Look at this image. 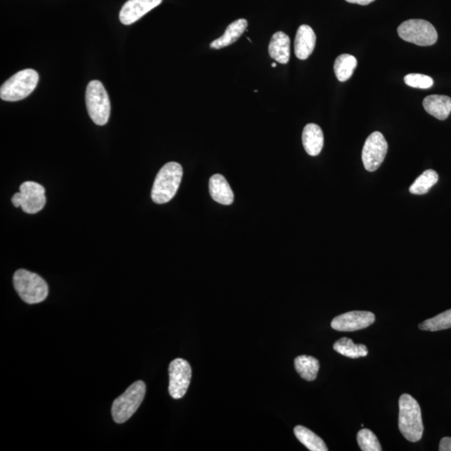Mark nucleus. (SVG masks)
Here are the masks:
<instances>
[{
    "label": "nucleus",
    "instance_id": "nucleus-1",
    "mask_svg": "<svg viewBox=\"0 0 451 451\" xmlns=\"http://www.w3.org/2000/svg\"><path fill=\"white\" fill-rule=\"evenodd\" d=\"M399 429L404 437L410 442H417L424 432L420 406L413 397L402 395L399 401Z\"/></svg>",
    "mask_w": 451,
    "mask_h": 451
},
{
    "label": "nucleus",
    "instance_id": "nucleus-2",
    "mask_svg": "<svg viewBox=\"0 0 451 451\" xmlns=\"http://www.w3.org/2000/svg\"><path fill=\"white\" fill-rule=\"evenodd\" d=\"M183 170L180 164L169 162L157 175L152 190V199L157 204L172 200L180 186Z\"/></svg>",
    "mask_w": 451,
    "mask_h": 451
},
{
    "label": "nucleus",
    "instance_id": "nucleus-3",
    "mask_svg": "<svg viewBox=\"0 0 451 451\" xmlns=\"http://www.w3.org/2000/svg\"><path fill=\"white\" fill-rule=\"evenodd\" d=\"M14 287L19 297L28 304L43 302L48 294V287L41 276L30 271L19 269L13 277Z\"/></svg>",
    "mask_w": 451,
    "mask_h": 451
},
{
    "label": "nucleus",
    "instance_id": "nucleus-4",
    "mask_svg": "<svg viewBox=\"0 0 451 451\" xmlns=\"http://www.w3.org/2000/svg\"><path fill=\"white\" fill-rule=\"evenodd\" d=\"M38 74L35 70L21 71L7 80L0 88V98L6 101L26 99L36 88Z\"/></svg>",
    "mask_w": 451,
    "mask_h": 451
},
{
    "label": "nucleus",
    "instance_id": "nucleus-5",
    "mask_svg": "<svg viewBox=\"0 0 451 451\" xmlns=\"http://www.w3.org/2000/svg\"><path fill=\"white\" fill-rule=\"evenodd\" d=\"M145 390L147 388L145 383L138 380L114 401L111 413L115 423H125L133 417L142 403Z\"/></svg>",
    "mask_w": 451,
    "mask_h": 451
},
{
    "label": "nucleus",
    "instance_id": "nucleus-6",
    "mask_svg": "<svg viewBox=\"0 0 451 451\" xmlns=\"http://www.w3.org/2000/svg\"><path fill=\"white\" fill-rule=\"evenodd\" d=\"M87 111L94 123L105 125L110 115V103L108 92L99 81H92L87 85L85 92Z\"/></svg>",
    "mask_w": 451,
    "mask_h": 451
},
{
    "label": "nucleus",
    "instance_id": "nucleus-7",
    "mask_svg": "<svg viewBox=\"0 0 451 451\" xmlns=\"http://www.w3.org/2000/svg\"><path fill=\"white\" fill-rule=\"evenodd\" d=\"M398 35L407 42L420 46H430L437 41L438 33L432 24L424 19H409L398 28Z\"/></svg>",
    "mask_w": 451,
    "mask_h": 451
},
{
    "label": "nucleus",
    "instance_id": "nucleus-8",
    "mask_svg": "<svg viewBox=\"0 0 451 451\" xmlns=\"http://www.w3.org/2000/svg\"><path fill=\"white\" fill-rule=\"evenodd\" d=\"M46 190L41 184L35 182H26L19 187V192L12 197L13 205L21 207L27 214H36L46 206Z\"/></svg>",
    "mask_w": 451,
    "mask_h": 451
},
{
    "label": "nucleus",
    "instance_id": "nucleus-9",
    "mask_svg": "<svg viewBox=\"0 0 451 451\" xmlns=\"http://www.w3.org/2000/svg\"><path fill=\"white\" fill-rule=\"evenodd\" d=\"M169 393L173 399L179 400L186 395L192 380V368L182 358H176L169 366Z\"/></svg>",
    "mask_w": 451,
    "mask_h": 451
},
{
    "label": "nucleus",
    "instance_id": "nucleus-10",
    "mask_svg": "<svg viewBox=\"0 0 451 451\" xmlns=\"http://www.w3.org/2000/svg\"><path fill=\"white\" fill-rule=\"evenodd\" d=\"M388 152V143L380 132L373 133L362 150V161L368 172H375L381 166Z\"/></svg>",
    "mask_w": 451,
    "mask_h": 451
},
{
    "label": "nucleus",
    "instance_id": "nucleus-11",
    "mask_svg": "<svg viewBox=\"0 0 451 451\" xmlns=\"http://www.w3.org/2000/svg\"><path fill=\"white\" fill-rule=\"evenodd\" d=\"M375 321V314L371 312L352 311L334 318L331 327L339 332H353L368 328Z\"/></svg>",
    "mask_w": 451,
    "mask_h": 451
},
{
    "label": "nucleus",
    "instance_id": "nucleus-12",
    "mask_svg": "<svg viewBox=\"0 0 451 451\" xmlns=\"http://www.w3.org/2000/svg\"><path fill=\"white\" fill-rule=\"evenodd\" d=\"M162 2V0H128L121 9L120 21L125 26H130L160 6Z\"/></svg>",
    "mask_w": 451,
    "mask_h": 451
},
{
    "label": "nucleus",
    "instance_id": "nucleus-13",
    "mask_svg": "<svg viewBox=\"0 0 451 451\" xmlns=\"http://www.w3.org/2000/svg\"><path fill=\"white\" fill-rule=\"evenodd\" d=\"M316 43V35L307 24L299 28L294 41L295 55L299 60H307L312 55Z\"/></svg>",
    "mask_w": 451,
    "mask_h": 451
},
{
    "label": "nucleus",
    "instance_id": "nucleus-14",
    "mask_svg": "<svg viewBox=\"0 0 451 451\" xmlns=\"http://www.w3.org/2000/svg\"><path fill=\"white\" fill-rule=\"evenodd\" d=\"M209 192L213 200L222 205H231L234 200L229 183L220 174L213 175L209 181Z\"/></svg>",
    "mask_w": 451,
    "mask_h": 451
},
{
    "label": "nucleus",
    "instance_id": "nucleus-15",
    "mask_svg": "<svg viewBox=\"0 0 451 451\" xmlns=\"http://www.w3.org/2000/svg\"><path fill=\"white\" fill-rule=\"evenodd\" d=\"M302 140L304 147L309 156L316 157L321 152L324 138L323 130L318 125L308 124L304 129Z\"/></svg>",
    "mask_w": 451,
    "mask_h": 451
},
{
    "label": "nucleus",
    "instance_id": "nucleus-16",
    "mask_svg": "<svg viewBox=\"0 0 451 451\" xmlns=\"http://www.w3.org/2000/svg\"><path fill=\"white\" fill-rule=\"evenodd\" d=\"M423 106L426 113L436 119L445 120L451 113V98L446 95H429L424 99Z\"/></svg>",
    "mask_w": 451,
    "mask_h": 451
},
{
    "label": "nucleus",
    "instance_id": "nucleus-17",
    "mask_svg": "<svg viewBox=\"0 0 451 451\" xmlns=\"http://www.w3.org/2000/svg\"><path fill=\"white\" fill-rule=\"evenodd\" d=\"M269 55L274 60L286 65L290 59V38L282 31L275 33L269 43Z\"/></svg>",
    "mask_w": 451,
    "mask_h": 451
},
{
    "label": "nucleus",
    "instance_id": "nucleus-18",
    "mask_svg": "<svg viewBox=\"0 0 451 451\" xmlns=\"http://www.w3.org/2000/svg\"><path fill=\"white\" fill-rule=\"evenodd\" d=\"M247 27V21L245 19H237L227 26L224 35L211 43L210 47L219 50V48L232 45L245 32Z\"/></svg>",
    "mask_w": 451,
    "mask_h": 451
},
{
    "label": "nucleus",
    "instance_id": "nucleus-19",
    "mask_svg": "<svg viewBox=\"0 0 451 451\" xmlns=\"http://www.w3.org/2000/svg\"><path fill=\"white\" fill-rule=\"evenodd\" d=\"M294 366L299 375L307 381L316 379L319 370L317 358L309 356H300L295 358Z\"/></svg>",
    "mask_w": 451,
    "mask_h": 451
},
{
    "label": "nucleus",
    "instance_id": "nucleus-20",
    "mask_svg": "<svg viewBox=\"0 0 451 451\" xmlns=\"http://www.w3.org/2000/svg\"><path fill=\"white\" fill-rule=\"evenodd\" d=\"M296 437L305 447L311 451H328L327 445L318 435L304 426L298 425L294 428Z\"/></svg>",
    "mask_w": 451,
    "mask_h": 451
},
{
    "label": "nucleus",
    "instance_id": "nucleus-21",
    "mask_svg": "<svg viewBox=\"0 0 451 451\" xmlns=\"http://www.w3.org/2000/svg\"><path fill=\"white\" fill-rule=\"evenodd\" d=\"M333 349L341 356L351 358H358L368 356L365 344H356L351 338H342L333 344Z\"/></svg>",
    "mask_w": 451,
    "mask_h": 451
},
{
    "label": "nucleus",
    "instance_id": "nucleus-22",
    "mask_svg": "<svg viewBox=\"0 0 451 451\" xmlns=\"http://www.w3.org/2000/svg\"><path fill=\"white\" fill-rule=\"evenodd\" d=\"M357 64L358 62L355 56L348 54L339 56L334 62L333 66L337 79L341 82L351 79Z\"/></svg>",
    "mask_w": 451,
    "mask_h": 451
},
{
    "label": "nucleus",
    "instance_id": "nucleus-23",
    "mask_svg": "<svg viewBox=\"0 0 451 451\" xmlns=\"http://www.w3.org/2000/svg\"><path fill=\"white\" fill-rule=\"evenodd\" d=\"M439 181L437 172L434 170H426L416 179L410 187V192L415 195H424Z\"/></svg>",
    "mask_w": 451,
    "mask_h": 451
},
{
    "label": "nucleus",
    "instance_id": "nucleus-24",
    "mask_svg": "<svg viewBox=\"0 0 451 451\" xmlns=\"http://www.w3.org/2000/svg\"><path fill=\"white\" fill-rule=\"evenodd\" d=\"M421 331L436 332L451 328V309L447 310L437 316L425 320L419 325Z\"/></svg>",
    "mask_w": 451,
    "mask_h": 451
},
{
    "label": "nucleus",
    "instance_id": "nucleus-25",
    "mask_svg": "<svg viewBox=\"0 0 451 451\" xmlns=\"http://www.w3.org/2000/svg\"><path fill=\"white\" fill-rule=\"evenodd\" d=\"M358 446L363 451H381V445L376 435L370 430L362 429L357 435Z\"/></svg>",
    "mask_w": 451,
    "mask_h": 451
},
{
    "label": "nucleus",
    "instance_id": "nucleus-26",
    "mask_svg": "<svg viewBox=\"0 0 451 451\" xmlns=\"http://www.w3.org/2000/svg\"><path fill=\"white\" fill-rule=\"evenodd\" d=\"M407 85L417 89H430L434 85V81L431 77L422 74H409L405 77Z\"/></svg>",
    "mask_w": 451,
    "mask_h": 451
},
{
    "label": "nucleus",
    "instance_id": "nucleus-27",
    "mask_svg": "<svg viewBox=\"0 0 451 451\" xmlns=\"http://www.w3.org/2000/svg\"><path fill=\"white\" fill-rule=\"evenodd\" d=\"M440 451H451V438L450 437H444L440 440Z\"/></svg>",
    "mask_w": 451,
    "mask_h": 451
},
{
    "label": "nucleus",
    "instance_id": "nucleus-28",
    "mask_svg": "<svg viewBox=\"0 0 451 451\" xmlns=\"http://www.w3.org/2000/svg\"><path fill=\"white\" fill-rule=\"evenodd\" d=\"M348 3L361 4V6H368L375 1V0H346Z\"/></svg>",
    "mask_w": 451,
    "mask_h": 451
},
{
    "label": "nucleus",
    "instance_id": "nucleus-29",
    "mask_svg": "<svg viewBox=\"0 0 451 451\" xmlns=\"http://www.w3.org/2000/svg\"><path fill=\"white\" fill-rule=\"evenodd\" d=\"M276 66H277V65H276V63H273V64H271V67L275 68Z\"/></svg>",
    "mask_w": 451,
    "mask_h": 451
}]
</instances>
